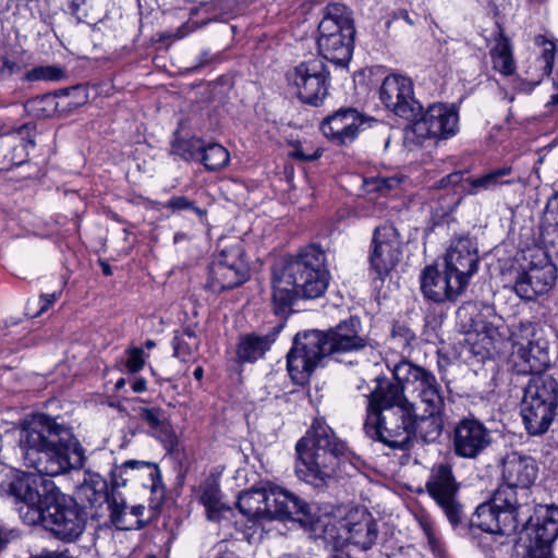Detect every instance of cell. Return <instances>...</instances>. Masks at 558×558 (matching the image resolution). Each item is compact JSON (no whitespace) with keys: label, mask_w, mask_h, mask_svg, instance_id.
<instances>
[{"label":"cell","mask_w":558,"mask_h":558,"mask_svg":"<svg viewBox=\"0 0 558 558\" xmlns=\"http://www.w3.org/2000/svg\"><path fill=\"white\" fill-rule=\"evenodd\" d=\"M292 85L302 102L320 106L330 85L328 68L319 60L304 61L292 71Z\"/></svg>","instance_id":"19"},{"label":"cell","mask_w":558,"mask_h":558,"mask_svg":"<svg viewBox=\"0 0 558 558\" xmlns=\"http://www.w3.org/2000/svg\"><path fill=\"white\" fill-rule=\"evenodd\" d=\"M510 364L515 372L539 374L549 365V345L544 330L535 324L520 326L510 335Z\"/></svg>","instance_id":"14"},{"label":"cell","mask_w":558,"mask_h":558,"mask_svg":"<svg viewBox=\"0 0 558 558\" xmlns=\"http://www.w3.org/2000/svg\"><path fill=\"white\" fill-rule=\"evenodd\" d=\"M332 558H344V557H341V556H336V557H332Z\"/></svg>","instance_id":"38"},{"label":"cell","mask_w":558,"mask_h":558,"mask_svg":"<svg viewBox=\"0 0 558 558\" xmlns=\"http://www.w3.org/2000/svg\"><path fill=\"white\" fill-rule=\"evenodd\" d=\"M329 283L324 252L317 245L304 247L278 270L274 281V302L286 310L298 299L320 296Z\"/></svg>","instance_id":"4"},{"label":"cell","mask_w":558,"mask_h":558,"mask_svg":"<svg viewBox=\"0 0 558 558\" xmlns=\"http://www.w3.org/2000/svg\"><path fill=\"white\" fill-rule=\"evenodd\" d=\"M490 57L494 63V66L497 71L505 75H510L514 72L515 65L513 56L508 44L507 38L502 34H497L495 36L492 49Z\"/></svg>","instance_id":"31"},{"label":"cell","mask_w":558,"mask_h":558,"mask_svg":"<svg viewBox=\"0 0 558 558\" xmlns=\"http://www.w3.org/2000/svg\"><path fill=\"white\" fill-rule=\"evenodd\" d=\"M513 271V289L522 299H537L556 282V266L539 247L520 252L514 259Z\"/></svg>","instance_id":"11"},{"label":"cell","mask_w":558,"mask_h":558,"mask_svg":"<svg viewBox=\"0 0 558 558\" xmlns=\"http://www.w3.org/2000/svg\"><path fill=\"white\" fill-rule=\"evenodd\" d=\"M456 326L469 350L480 357H494L509 343L506 323L482 302L464 303L457 313Z\"/></svg>","instance_id":"7"},{"label":"cell","mask_w":558,"mask_h":558,"mask_svg":"<svg viewBox=\"0 0 558 558\" xmlns=\"http://www.w3.org/2000/svg\"><path fill=\"white\" fill-rule=\"evenodd\" d=\"M22 450L29 466L44 475H58L78 469L84 461L74 435L47 415L29 416L22 429Z\"/></svg>","instance_id":"3"},{"label":"cell","mask_w":558,"mask_h":558,"mask_svg":"<svg viewBox=\"0 0 558 558\" xmlns=\"http://www.w3.org/2000/svg\"><path fill=\"white\" fill-rule=\"evenodd\" d=\"M422 290L428 299L437 302L454 299L460 293L441 259L424 270Z\"/></svg>","instance_id":"26"},{"label":"cell","mask_w":558,"mask_h":558,"mask_svg":"<svg viewBox=\"0 0 558 558\" xmlns=\"http://www.w3.org/2000/svg\"><path fill=\"white\" fill-rule=\"evenodd\" d=\"M378 437L390 446L405 444L412 428V420L400 390L389 381L376 389L371 401Z\"/></svg>","instance_id":"9"},{"label":"cell","mask_w":558,"mask_h":558,"mask_svg":"<svg viewBox=\"0 0 558 558\" xmlns=\"http://www.w3.org/2000/svg\"><path fill=\"white\" fill-rule=\"evenodd\" d=\"M63 76V71L56 66H40L26 74L29 81H57Z\"/></svg>","instance_id":"34"},{"label":"cell","mask_w":558,"mask_h":558,"mask_svg":"<svg viewBox=\"0 0 558 558\" xmlns=\"http://www.w3.org/2000/svg\"><path fill=\"white\" fill-rule=\"evenodd\" d=\"M472 522L487 533H513L519 524V505L513 488L508 485L499 488L489 501L476 509Z\"/></svg>","instance_id":"16"},{"label":"cell","mask_w":558,"mask_h":558,"mask_svg":"<svg viewBox=\"0 0 558 558\" xmlns=\"http://www.w3.org/2000/svg\"><path fill=\"white\" fill-rule=\"evenodd\" d=\"M126 365H128L129 369L132 372H136L143 367L144 357H143L142 352L138 349H133L129 352Z\"/></svg>","instance_id":"35"},{"label":"cell","mask_w":558,"mask_h":558,"mask_svg":"<svg viewBox=\"0 0 558 558\" xmlns=\"http://www.w3.org/2000/svg\"><path fill=\"white\" fill-rule=\"evenodd\" d=\"M88 99L86 86H72L29 99L25 111L34 117H51L83 106Z\"/></svg>","instance_id":"21"},{"label":"cell","mask_w":558,"mask_h":558,"mask_svg":"<svg viewBox=\"0 0 558 558\" xmlns=\"http://www.w3.org/2000/svg\"><path fill=\"white\" fill-rule=\"evenodd\" d=\"M401 240L398 231L389 225L378 227L374 233L371 260L381 277L388 275L399 260Z\"/></svg>","instance_id":"23"},{"label":"cell","mask_w":558,"mask_h":558,"mask_svg":"<svg viewBox=\"0 0 558 558\" xmlns=\"http://www.w3.org/2000/svg\"><path fill=\"white\" fill-rule=\"evenodd\" d=\"M477 260V246L470 238L456 240L442 258L447 271L462 288L474 271Z\"/></svg>","instance_id":"24"},{"label":"cell","mask_w":558,"mask_h":558,"mask_svg":"<svg viewBox=\"0 0 558 558\" xmlns=\"http://www.w3.org/2000/svg\"><path fill=\"white\" fill-rule=\"evenodd\" d=\"M36 558H69V557H65L63 555H48V556H40V557H36Z\"/></svg>","instance_id":"36"},{"label":"cell","mask_w":558,"mask_h":558,"mask_svg":"<svg viewBox=\"0 0 558 558\" xmlns=\"http://www.w3.org/2000/svg\"><path fill=\"white\" fill-rule=\"evenodd\" d=\"M250 276V263L239 245L223 247L209 266L208 284L215 290H227L242 284Z\"/></svg>","instance_id":"18"},{"label":"cell","mask_w":558,"mask_h":558,"mask_svg":"<svg viewBox=\"0 0 558 558\" xmlns=\"http://www.w3.org/2000/svg\"><path fill=\"white\" fill-rule=\"evenodd\" d=\"M296 453L298 472L308 481H322L330 475L338 464L335 444L319 423L313 424L300 439Z\"/></svg>","instance_id":"12"},{"label":"cell","mask_w":558,"mask_h":558,"mask_svg":"<svg viewBox=\"0 0 558 558\" xmlns=\"http://www.w3.org/2000/svg\"><path fill=\"white\" fill-rule=\"evenodd\" d=\"M199 159L208 170H219L229 163L230 154L223 146L213 143L202 149Z\"/></svg>","instance_id":"33"},{"label":"cell","mask_w":558,"mask_h":558,"mask_svg":"<svg viewBox=\"0 0 558 558\" xmlns=\"http://www.w3.org/2000/svg\"><path fill=\"white\" fill-rule=\"evenodd\" d=\"M271 342L269 337L245 336L238 345V355L241 361L253 363L264 355Z\"/></svg>","instance_id":"32"},{"label":"cell","mask_w":558,"mask_h":558,"mask_svg":"<svg viewBox=\"0 0 558 558\" xmlns=\"http://www.w3.org/2000/svg\"><path fill=\"white\" fill-rule=\"evenodd\" d=\"M537 476V464L529 456L511 453L504 463V477L512 488H529Z\"/></svg>","instance_id":"28"},{"label":"cell","mask_w":558,"mask_h":558,"mask_svg":"<svg viewBox=\"0 0 558 558\" xmlns=\"http://www.w3.org/2000/svg\"><path fill=\"white\" fill-rule=\"evenodd\" d=\"M396 377L412 420V428L424 441L438 438L442 428V401L432 378L410 363H400Z\"/></svg>","instance_id":"5"},{"label":"cell","mask_w":558,"mask_h":558,"mask_svg":"<svg viewBox=\"0 0 558 558\" xmlns=\"http://www.w3.org/2000/svg\"><path fill=\"white\" fill-rule=\"evenodd\" d=\"M364 342L355 335L337 327L329 331L307 329L300 331L289 351L287 367L296 384H305L313 371L326 355L362 347Z\"/></svg>","instance_id":"6"},{"label":"cell","mask_w":558,"mask_h":558,"mask_svg":"<svg viewBox=\"0 0 558 558\" xmlns=\"http://www.w3.org/2000/svg\"><path fill=\"white\" fill-rule=\"evenodd\" d=\"M542 235L546 246V254L555 264L557 255V195L554 194L546 207Z\"/></svg>","instance_id":"30"},{"label":"cell","mask_w":558,"mask_h":558,"mask_svg":"<svg viewBox=\"0 0 558 558\" xmlns=\"http://www.w3.org/2000/svg\"><path fill=\"white\" fill-rule=\"evenodd\" d=\"M487 444V430L475 420H463L454 433V448L459 456L473 458L478 454Z\"/></svg>","instance_id":"27"},{"label":"cell","mask_w":558,"mask_h":558,"mask_svg":"<svg viewBox=\"0 0 558 558\" xmlns=\"http://www.w3.org/2000/svg\"><path fill=\"white\" fill-rule=\"evenodd\" d=\"M161 476L156 465L131 461L114 473L111 517L122 530L146 525L156 514L162 500Z\"/></svg>","instance_id":"2"},{"label":"cell","mask_w":558,"mask_h":558,"mask_svg":"<svg viewBox=\"0 0 558 558\" xmlns=\"http://www.w3.org/2000/svg\"><path fill=\"white\" fill-rule=\"evenodd\" d=\"M104 483L95 475L86 476L84 483L74 498L82 509L85 518L87 514H96L106 504V490Z\"/></svg>","instance_id":"29"},{"label":"cell","mask_w":558,"mask_h":558,"mask_svg":"<svg viewBox=\"0 0 558 558\" xmlns=\"http://www.w3.org/2000/svg\"><path fill=\"white\" fill-rule=\"evenodd\" d=\"M354 24L351 11L341 3H331L318 26L320 54L339 65H347L354 48Z\"/></svg>","instance_id":"10"},{"label":"cell","mask_w":558,"mask_h":558,"mask_svg":"<svg viewBox=\"0 0 558 558\" xmlns=\"http://www.w3.org/2000/svg\"><path fill=\"white\" fill-rule=\"evenodd\" d=\"M320 531L325 538L337 546L371 548L377 537L374 518L362 506L337 507L323 517Z\"/></svg>","instance_id":"8"},{"label":"cell","mask_w":558,"mask_h":558,"mask_svg":"<svg viewBox=\"0 0 558 558\" xmlns=\"http://www.w3.org/2000/svg\"><path fill=\"white\" fill-rule=\"evenodd\" d=\"M556 405V380L546 375L531 380L521 403V416L526 430L532 435L544 433L555 416Z\"/></svg>","instance_id":"15"},{"label":"cell","mask_w":558,"mask_h":558,"mask_svg":"<svg viewBox=\"0 0 558 558\" xmlns=\"http://www.w3.org/2000/svg\"><path fill=\"white\" fill-rule=\"evenodd\" d=\"M380 99L390 111L405 120H416L422 114L413 84L403 75L390 74L385 78L380 87Z\"/></svg>","instance_id":"20"},{"label":"cell","mask_w":558,"mask_h":558,"mask_svg":"<svg viewBox=\"0 0 558 558\" xmlns=\"http://www.w3.org/2000/svg\"><path fill=\"white\" fill-rule=\"evenodd\" d=\"M364 121V117L356 110L342 109L327 117L320 130L328 140L343 143L354 137Z\"/></svg>","instance_id":"25"},{"label":"cell","mask_w":558,"mask_h":558,"mask_svg":"<svg viewBox=\"0 0 558 558\" xmlns=\"http://www.w3.org/2000/svg\"><path fill=\"white\" fill-rule=\"evenodd\" d=\"M202 374H203V372H202V369H201V368H198V369H197V372H195V376H196L198 379L202 377Z\"/></svg>","instance_id":"37"},{"label":"cell","mask_w":558,"mask_h":558,"mask_svg":"<svg viewBox=\"0 0 558 558\" xmlns=\"http://www.w3.org/2000/svg\"><path fill=\"white\" fill-rule=\"evenodd\" d=\"M239 508L247 515L268 517L306 523V507L291 494L279 488H256L242 494Z\"/></svg>","instance_id":"13"},{"label":"cell","mask_w":558,"mask_h":558,"mask_svg":"<svg viewBox=\"0 0 558 558\" xmlns=\"http://www.w3.org/2000/svg\"><path fill=\"white\" fill-rule=\"evenodd\" d=\"M556 506L537 507L521 535L522 558H555Z\"/></svg>","instance_id":"17"},{"label":"cell","mask_w":558,"mask_h":558,"mask_svg":"<svg viewBox=\"0 0 558 558\" xmlns=\"http://www.w3.org/2000/svg\"><path fill=\"white\" fill-rule=\"evenodd\" d=\"M459 130V116L454 107L435 104L421 116L414 125V133L420 137L447 140Z\"/></svg>","instance_id":"22"},{"label":"cell","mask_w":558,"mask_h":558,"mask_svg":"<svg viewBox=\"0 0 558 558\" xmlns=\"http://www.w3.org/2000/svg\"><path fill=\"white\" fill-rule=\"evenodd\" d=\"M9 489L28 523L39 524L66 542L82 533L86 521L82 509L52 482L39 475L21 474L11 482Z\"/></svg>","instance_id":"1"}]
</instances>
